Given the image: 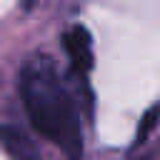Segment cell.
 Here are the masks:
<instances>
[{"label": "cell", "mask_w": 160, "mask_h": 160, "mask_svg": "<svg viewBox=\"0 0 160 160\" xmlns=\"http://www.w3.org/2000/svg\"><path fill=\"white\" fill-rule=\"evenodd\" d=\"M20 98L30 125L48 138L68 160L82 158V128L72 95L60 80L50 58L38 55L20 70Z\"/></svg>", "instance_id": "6da1fadb"}, {"label": "cell", "mask_w": 160, "mask_h": 160, "mask_svg": "<svg viewBox=\"0 0 160 160\" xmlns=\"http://www.w3.org/2000/svg\"><path fill=\"white\" fill-rule=\"evenodd\" d=\"M62 48L70 58V65H72V72L80 78V82L88 80V72L92 70V40H90V32L88 28L82 25H72L62 32Z\"/></svg>", "instance_id": "7a4b0ae2"}, {"label": "cell", "mask_w": 160, "mask_h": 160, "mask_svg": "<svg viewBox=\"0 0 160 160\" xmlns=\"http://www.w3.org/2000/svg\"><path fill=\"white\" fill-rule=\"evenodd\" d=\"M0 145L12 160H42L38 145L18 125H0Z\"/></svg>", "instance_id": "3957f363"}, {"label": "cell", "mask_w": 160, "mask_h": 160, "mask_svg": "<svg viewBox=\"0 0 160 160\" xmlns=\"http://www.w3.org/2000/svg\"><path fill=\"white\" fill-rule=\"evenodd\" d=\"M158 120H160V105H152L150 110H145V115H142V120L138 125V132H135V142H142L150 135V130L158 125Z\"/></svg>", "instance_id": "277c9868"}]
</instances>
